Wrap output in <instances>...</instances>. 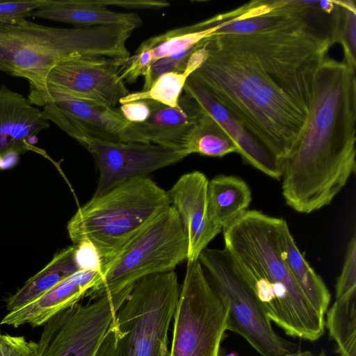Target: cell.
Masks as SVG:
<instances>
[{
	"label": "cell",
	"mask_w": 356,
	"mask_h": 356,
	"mask_svg": "<svg viewBox=\"0 0 356 356\" xmlns=\"http://www.w3.org/2000/svg\"><path fill=\"white\" fill-rule=\"evenodd\" d=\"M355 74L328 55L318 70L306 122L282 160V195L298 213L329 205L355 172Z\"/></svg>",
	"instance_id": "7a4b0ae2"
},
{
	"label": "cell",
	"mask_w": 356,
	"mask_h": 356,
	"mask_svg": "<svg viewBox=\"0 0 356 356\" xmlns=\"http://www.w3.org/2000/svg\"><path fill=\"white\" fill-rule=\"evenodd\" d=\"M208 184L209 180L204 174L193 171L181 176L167 191L186 236L187 262L198 260L201 252L222 229L210 216Z\"/></svg>",
	"instance_id": "5bb4252c"
},
{
	"label": "cell",
	"mask_w": 356,
	"mask_h": 356,
	"mask_svg": "<svg viewBox=\"0 0 356 356\" xmlns=\"http://www.w3.org/2000/svg\"><path fill=\"white\" fill-rule=\"evenodd\" d=\"M184 152L188 156L196 153L222 157L231 153L238 154V149L224 128L202 108L186 139Z\"/></svg>",
	"instance_id": "603a6c76"
},
{
	"label": "cell",
	"mask_w": 356,
	"mask_h": 356,
	"mask_svg": "<svg viewBox=\"0 0 356 356\" xmlns=\"http://www.w3.org/2000/svg\"><path fill=\"white\" fill-rule=\"evenodd\" d=\"M226 356H238V354L236 351L231 352L226 355Z\"/></svg>",
	"instance_id": "d590c367"
},
{
	"label": "cell",
	"mask_w": 356,
	"mask_h": 356,
	"mask_svg": "<svg viewBox=\"0 0 356 356\" xmlns=\"http://www.w3.org/2000/svg\"><path fill=\"white\" fill-rule=\"evenodd\" d=\"M19 153L15 150H8L1 154L0 169H8L17 164Z\"/></svg>",
	"instance_id": "836d02e7"
},
{
	"label": "cell",
	"mask_w": 356,
	"mask_h": 356,
	"mask_svg": "<svg viewBox=\"0 0 356 356\" xmlns=\"http://www.w3.org/2000/svg\"><path fill=\"white\" fill-rule=\"evenodd\" d=\"M198 43L188 49L156 60L144 77L142 91L148 90L152 83L165 73L184 72L191 55L197 49Z\"/></svg>",
	"instance_id": "83f0119b"
},
{
	"label": "cell",
	"mask_w": 356,
	"mask_h": 356,
	"mask_svg": "<svg viewBox=\"0 0 356 356\" xmlns=\"http://www.w3.org/2000/svg\"><path fill=\"white\" fill-rule=\"evenodd\" d=\"M205 275L227 312V330L242 336L261 356H286L291 343L278 335L255 296L223 249H204L199 257Z\"/></svg>",
	"instance_id": "ba28073f"
},
{
	"label": "cell",
	"mask_w": 356,
	"mask_h": 356,
	"mask_svg": "<svg viewBox=\"0 0 356 356\" xmlns=\"http://www.w3.org/2000/svg\"><path fill=\"white\" fill-rule=\"evenodd\" d=\"M147 100L150 106L149 118L143 122H130L124 143H152L184 151L188 136L202 111L200 106L186 95L181 96L177 107Z\"/></svg>",
	"instance_id": "9a60e30c"
},
{
	"label": "cell",
	"mask_w": 356,
	"mask_h": 356,
	"mask_svg": "<svg viewBox=\"0 0 356 356\" xmlns=\"http://www.w3.org/2000/svg\"><path fill=\"white\" fill-rule=\"evenodd\" d=\"M76 245L74 259L79 270L100 273L102 261L99 253L92 243L81 241Z\"/></svg>",
	"instance_id": "1f68e13d"
},
{
	"label": "cell",
	"mask_w": 356,
	"mask_h": 356,
	"mask_svg": "<svg viewBox=\"0 0 356 356\" xmlns=\"http://www.w3.org/2000/svg\"><path fill=\"white\" fill-rule=\"evenodd\" d=\"M120 112L131 123L145 122L150 115L148 100L132 101L121 104Z\"/></svg>",
	"instance_id": "d6a6232c"
},
{
	"label": "cell",
	"mask_w": 356,
	"mask_h": 356,
	"mask_svg": "<svg viewBox=\"0 0 356 356\" xmlns=\"http://www.w3.org/2000/svg\"><path fill=\"white\" fill-rule=\"evenodd\" d=\"M40 109L18 92L0 88V155L8 150L19 154L37 149L29 139L49 127Z\"/></svg>",
	"instance_id": "e0dca14e"
},
{
	"label": "cell",
	"mask_w": 356,
	"mask_h": 356,
	"mask_svg": "<svg viewBox=\"0 0 356 356\" xmlns=\"http://www.w3.org/2000/svg\"><path fill=\"white\" fill-rule=\"evenodd\" d=\"M81 145L92 155L99 171L92 196L102 195L130 179L148 177L153 172L188 156L184 151L152 143H113L90 138Z\"/></svg>",
	"instance_id": "7c38bea8"
},
{
	"label": "cell",
	"mask_w": 356,
	"mask_h": 356,
	"mask_svg": "<svg viewBox=\"0 0 356 356\" xmlns=\"http://www.w3.org/2000/svg\"><path fill=\"white\" fill-rule=\"evenodd\" d=\"M356 294L337 298L326 312L330 339L337 345L339 356H356Z\"/></svg>",
	"instance_id": "484cf974"
},
{
	"label": "cell",
	"mask_w": 356,
	"mask_h": 356,
	"mask_svg": "<svg viewBox=\"0 0 356 356\" xmlns=\"http://www.w3.org/2000/svg\"><path fill=\"white\" fill-rule=\"evenodd\" d=\"M286 356H326V354L323 350H322L318 355H314L310 351L306 350L291 353Z\"/></svg>",
	"instance_id": "e575fe53"
},
{
	"label": "cell",
	"mask_w": 356,
	"mask_h": 356,
	"mask_svg": "<svg viewBox=\"0 0 356 356\" xmlns=\"http://www.w3.org/2000/svg\"><path fill=\"white\" fill-rule=\"evenodd\" d=\"M181 286L175 270L137 281L95 356H168V330Z\"/></svg>",
	"instance_id": "8992f818"
},
{
	"label": "cell",
	"mask_w": 356,
	"mask_h": 356,
	"mask_svg": "<svg viewBox=\"0 0 356 356\" xmlns=\"http://www.w3.org/2000/svg\"><path fill=\"white\" fill-rule=\"evenodd\" d=\"M1 330H0V334H1Z\"/></svg>",
	"instance_id": "8d00e7d4"
},
{
	"label": "cell",
	"mask_w": 356,
	"mask_h": 356,
	"mask_svg": "<svg viewBox=\"0 0 356 356\" xmlns=\"http://www.w3.org/2000/svg\"><path fill=\"white\" fill-rule=\"evenodd\" d=\"M88 291L70 275L32 302L8 312L1 321L0 325L13 327L26 324L34 327L44 325L60 312L80 302Z\"/></svg>",
	"instance_id": "d6986e66"
},
{
	"label": "cell",
	"mask_w": 356,
	"mask_h": 356,
	"mask_svg": "<svg viewBox=\"0 0 356 356\" xmlns=\"http://www.w3.org/2000/svg\"><path fill=\"white\" fill-rule=\"evenodd\" d=\"M339 1L337 43L343 48V61L356 69V6L354 0Z\"/></svg>",
	"instance_id": "4316f807"
},
{
	"label": "cell",
	"mask_w": 356,
	"mask_h": 356,
	"mask_svg": "<svg viewBox=\"0 0 356 356\" xmlns=\"http://www.w3.org/2000/svg\"><path fill=\"white\" fill-rule=\"evenodd\" d=\"M168 356H220L227 312L198 260L187 262Z\"/></svg>",
	"instance_id": "9c48e42d"
},
{
	"label": "cell",
	"mask_w": 356,
	"mask_h": 356,
	"mask_svg": "<svg viewBox=\"0 0 356 356\" xmlns=\"http://www.w3.org/2000/svg\"><path fill=\"white\" fill-rule=\"evenodd\" d=\"M184 91L216 120L231 137L243 160L266 175L282 177V162L259 142L244 126L210 92L193 72L188 77Z\"/></svg>",
	"instance_id": "2e32d148"
},
{
	"label": "cell",
	"mask_w": 356,
	"mask_h": 356,
	"mask_svg": "<svg viewBox=\"0 0 356 356\" xmlns=\"http://www.w3.org/2000/svg\"><path fill=\"white\" fill-rule=\"evenodd\" d=\"M284 255L301 291L318 313L324 317L331 300L330 292L298 249L289 228L285 234Z\"/></svg>",
	"instance_id": "7402d4cb"
},
{
	"label": "cell",
	"mask_w": 356,
	"mask_h": 356,
	"mask_svg": "<svg viewBox=\"0 0 356 356\" xmlns=\"http://www.w3.org/2000/svg\"><path fill=\"white\" fill-rule=\"evenodd\" d=\"M198 23L174 29L143 42L138 49L148 52L152 65L156 60L188 49L219 29L218 24ZM152 66V65H151Z\"/></svg>",
	"instance_id": "cb8c5ba5"
},
{
	"label": "cell",
	"mask_w": 356,
	"mask_h": 356,
	"mask_svg": "<svg viewBox=\"0 0 356 356\" xmlns=\"http://www.w3.org/2000/svg\"><path fill=\"white\" fill-rule=\"evenodd\" d=\"M127 59L72 58L57 63L46 82L78 97L114 108L130 92L120 76Z\"/></svg>",
	"instance_id": "4fadbf2b"
},
{
	"label": "cell",
	"mask_w": 356,
	"mask_h": 356,
	"mask_svg": "<svg viewBox=\"0 0 356 356\" xmlns=\"http://www.w3.org/2000/svg\"><path fill=\"white\" fill-rule=\"evenodd\" d=\"M75 249L73 245L56 252L49 263L6 300V309L10 312L23 307L79 270L74 259Z\"/></svg>",
	"instance_id": "44dd1931"
},
{
	"label": "cell",
	"mask_w": 356,
	"mask_h": 356,
	"mask_svg": "<svg viewBox=\"0 0 356 356\" xmlns=\"http://www.w3.org/2000/svg\"><path fill=\"white\" fill-rule=\"evenodd\" d=\"M27 99L42 106L43 115L56 124L81 145L90 138L124 143L129 125L120 111L90 99L67 93L47 83L42 90H29Z\"/></svg>",
	"instance_id": "8fae6325"
},
{
	"label": "cell",
	"mask_w": 356,
	"mask_h": 356,
	"mask_svg": "<svg viewBox=\"0 0 356 356\" xmlns=\"http://www.w3.org/2000/svg\"><path fill=\"white\" fill-rule=\"evenodd\" d=\"M338 10L316 1L286 22L201 40L202 62L193 74L281 162L306 122L321 65L337 43Z\"/></svg>",
	"instance_id": "6da1fadb"
},
{
	"label": "cell",
	"mask_w": 356,
	"mask_h": 356,
	"mask_svg": "<svg viewBox=\"0 0 356 356\" xmlns=\"http://www.w3.org/2000/svg\"><path fill=\"white\" fill-rule=\"evenodd\" d=\"M32 16L80 27L127 24L137 28L143 23L138 14L114 12L100 0H47Z\"/></svg>",
	"instance_id": "ac0fdd59"
},
{
	"label": "cell",
	"mask_w": 356,
	"mask_h": 356,
	"mask_svg": "<svg viewBox=\"0 0 356 356\" xmlns=\"http://www.w3.org/2000/svg\"><path fill=\"white\" fill-rule=\"evenodd\" d=\"M38 343L24 336L0 334V356H38Z\"/></svg>",
	"instance_id": "4dcf8cb0"
},
{
	"label": "cell",
	"mask_w": 356,
	"mask_h": 356,
	"mask_svg": "<svg viewBox=\"0 0 356 356\" xmlns=\"http://www.w3.org/2000/svg\"><path fill=\"white\" fill-rule=\"evenodd\" d=\"M47 0L3 1L0 0V24L14 25L20 24L32 16L37 9Z\"/></svg>",
	"instance_id": "f546056e"
},
{
	"label": "cell",
	"mask_w": 356,
	"mask_h": 356,
	"mask_svg": "<svg viewBox=\"0 0 356 356\" xmlns=\"http://www.w3.org/2000/svg\"><path fill=\"white\" fill-rule=\"evenodd\" d=\"M286 221L246 210L222 227L225 248L270 321L310 341L325 332V318L305 297L284 255Z\"/></svg>",
	"instance_id": "3957f363"
},
{
	"label": "cell",
	"mask_w": 356,
	"mask_h": 356,
	"mask_svg": "<svg viewBox=\"0 0 356 356\" xmlns=\"http://www.w3.org/2000/svg\"><path fill=\"white\" fill-rule=\"evenodd\" d=\"M208 207L213 221L220 227L248 210L252 192L241 178L220 175L209 181Z\"/></svg>",
	"instance_id": "ffe728a7"
},
{
	"label": "cell",
	"mask_w": 356,
	"mask_h": 356,
	"mask_svg": "<svg viewBox=\"0 0 356 356\" xmlns=\"http://www.w3.org/2000/svg\"><path fill=\"white\" fill-rule=\"evenodd\" d=\"M170 205L167 191L149 177L132 179L79 207L67 223L68 235L74 245L92 243L103 266Z\"/></svg>",
	"instance_id": "5b68a950"
},
{
	"label": "cell",
	"mask_w": 356,
	"mask_h": 356,
	"mask_svg": "<svg viewBox=\"0 0 356 356\" xmlns=\"http://www.w3.org/2000/svg\"><path fill=\"white\" fill-rule=\"evenodd\" d=\"M202 62V51L200 42L197 49L191 55L184 72H168L159 76L148 90L129 93L119 103L150 99L170 107L179 106V101L188 77L195 72Z\"/></svg>",
	"instance_id": "d4e9b609"
},
{
	"label": "cell",
	"mask_w": 356,
	"mask_h": 356,
	"mask_svg": "<svg viewBox=\"0 0 356 356\" xmlns=\"http://www.w3.org/2000/svg\"><path fill=\"white\" fill-rule=\"evenodd\" d=\"M188 241L172 205L140 229L104 264L96 284L85 296L93 300L117 293L141 278L174 270L187 260Z\"/></svg>",
	"instance_id": "52a82bcc"
},
{
	"label": "cell",
	"mask_w": 356,
	"mask_h": 356,
	"mask_svg": "<svg viewBox=\"0 0 356 356\" xmlns=\"http://www.w3.org/2000/svg\"><path fill=\"white\" fill-rule=\"evenodd\" d=\"M356 294V236L347 245L342 270L336 283V299Z\"/></svg>",
	"instance_id": "f1b7e54d"
},
{
	"label": "cell",
	"mask_w": 356,
	"mask_h": 356,
	"mask_svg": "<svg viewBox=\"0 0 356 356\" xmlns=\"http://www.w3.org/2000/svg\"><path fill=\"white\" fill-rule=\"evenodd\" d=\"M133 286L122 291L79 302L44 325L38 343V356H95L118 310Z\"/></svg>",
	"instance_id": "30bf717a"
},
{
	"label": "cell",
	"mask_w": 356,
	"mask_h": 356,
	"mask_svg": "<svg viewBox=\"0 0 356 356\" xmlns=\"http://www.w3.org/2000/svg\"><path fill=\"white\" fill-rule=\"evenodd\" d=\"M136 26L112 24L58 28L25 20L0 24V71L26 79L30 90L44 88L49 71L72 58L128 59L127 41Z\"/></svg>",
	"instance_id": "277c9868"
}]
</instances>
